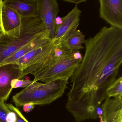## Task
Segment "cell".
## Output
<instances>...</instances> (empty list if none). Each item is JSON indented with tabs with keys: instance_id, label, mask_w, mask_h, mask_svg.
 <instances>
[{
	"instance_id": "ffe728a7",
	"label": "cell",
	"mask_w": 122,
	"mask_h": 122,
	"mask_svg": "<svg viewBox=\"0 0 122 122\" xmlns=\"http://www.w3.org/2000/svg\"><path fill=\"white\" fill-rule=\"evenodd\" d=\"M6 122H16L17 116L16 114L13 111H10L9 112L6 117Z\"/></svg>"
},
{
	"instance_id": "5b68a950",
	"label": "cell",
	"mask_w": 122,
	"mask_h": 122,
	"mask_svg": "<svg viewBox=\"0 0 122 122\" xmlns=\"http://www.w3.org/2000/svg\"><path fill=\"white\" fill-rule=\"evenodd\" d=\"M99 15L111 26L122 30V0H99Z\"/></svg>"
},
{
	"instance_id": "6da1fadb",
	"label": "cell",
	"mask_w": 122,
	"mask_h": 122,
	"mask_svg": "<svg viewBox=\"0 0 122 122\" xmlns=\"http://www.w3.org/2000/svg\"><path fill=\"white\" fill-rule=\"evenodd\" d=\"M85 44V54L70 78L66 106L79 115L93 117L107 98L106 90L122 65V30L105 26Z\"/></svg>"
},
{
	"instance_id": "603a6c76",
	"label": "cell",
	"mask_w": 122,
	"mask_h": 122,
	"mask_svg": "<svg viewBox=\"0 0 122 122\" xmlns=\"http://www.w3.org/2000/svg\"></svg>"
},
{
	"instance_id": "9c48e42d",
	"label": "cell",
	"mask_w": 122,
	"mask_h": 122,
	"mask_svg": "<svg viewBox=\"0 0 122 122\" xmlns=\"http://www.w3.org/2000/svg\"><path fill=\"white\" fill-rule=\"evenodd\" d=\"M103 120L106 122H122V96L107 97L101 106Z\"/></svg>"
},
{
	"instance_id": "277c9868",
	"label": "cell",
	"mask_w": 122,
	"mask_h": 122,
	"mask_svg": "<svg viewBox=\"0 0 122 122\" xmlns=\"http://www.w3.org/2000/svg\"><path fill=\"white\" fill-rule=\"evenodd\" d=\"M80 51L61 60L34 75L33 82L40 81L44 83L57 80H68L71 77L82 60Z\"/></svg>"
},
{
	"instance_id": "d6986e66",
	"label": "cell",
	"mask_w": 122,
	"mask_h": 122,
	"mask_svg": "<svg viewBox=\"0 0 122 122\" xmlns=\"http://www.w3.org/2000/svg\"><path fill=\"white\" fill-rule=\"evenodd\" d=\"M3 3H4L3 0H0V37L5 35V33L4 28H3L2 20V9Z\"/></svg>"
},
{
	"instance_id": "7402d4cb",
	"label": "cell",
	"mask_w": 122,
	"mask_h": 122,
	"mask_svg": "<svg viewBox=\"0 0 122 122\" xmlns=\"http://www.w3.org/2000/svg\"><path fill=\"white\" fill-rule=\"evenodd\" d=\"M63 1L64 2L71 3H75L76 5H78V4L82 3V2H86L87 0H65Z\"/></svg>"
},
{
	"instance_id": "5bb4252c",
	"label": "cell",
	"mask_w": 122,
	"mask_h": 122,
	"mask_svg": "<svg viewBox=\"0 0 122 122\" xmlns=\"http://www.w3.org/2000/svg\"><path fill=\"white\" fill-rule=\"evenodd\" d=\"M77 28L72 30L63 41L66 46L73 52H77L83 49L82 45L85 42V35Z\"/></svg>"
},
{
	"instance_id": "44dd1931",
	"label": "cell",
	"mask_w": 122,
	"mask_h": 122,
	"mask_svg": "<svg viewBox=\"0 0 122 122\" xmlns=\"http://www.w3.org/2000/svg\"><path fill=\"white\" fill-rule=\"evenodd\" d=\"M35 105L32 103H27L23 106V110L25 112H29L35 108Z\"/></svg>"
},
{
	"instance_id": "30bf717a",
	"label": "cell",
	"mask_w": 122,
	"mask_h": 122,
	"mask_svg": "<svg viewBox=\"0 0 122 122\" xmlns=\"http://www.w3.org/2000/svg\"><path fill=\"white\" fill-rule=\"evenodd\" d=\"M3 2L15 10L22 18L39 15L38 0H5Z\"/></svg>"
},
{
	"instance_id": "9a60e30c",
	"label": "cell",
	"mask_w": 122,
	"mask_h": 122,
	"mask_svg": "<svg viewBox=\"0 0 122 122\" xmlns=\"http://www.w3.org/2000/svg\"><path fill=\"white\" fill-rule=\"evenodd\" d=\"M107 97L122 96V77L117 78L106 91Z\"/></svg>"
},
{
	"instance_id": "52a82bcc",
	"label": "cell",
	"mask_w": 122,
	"mask_h": 122,
	"mask_svg": "<svg viewBox=\"0 0 122 122\" xmlns=\"http://www.w3.org/2000/svg\"><path fill=\"white\" fill-rule=\"evenodd\" d=\"M38 0L39 16L52 40L55 37L56 19L60 12L59 5L56 0Z\"/></svg>"
},
{
	"instance_id": "e0dca14e",
	"label": "cell",
	"mask_w": 122,
	"mask_h": 122,
	"mask_svg": "<svg viewBox=\"0 0 122 122\" xmlns=\"http://www.w3.org/2000/svg\"><path fill=\"white\" fill-rule=\"evenodd\" d=\"M9 109L11 111H13L17 116L16 122H29L23 116L19 109L11 104H6Z\"/></svg>"
},
{
	"instance_id": "3957f363",
	"label": "cell",
	"mask_w": 122,
	"mask_h": 122,
	"mask_svg": "<svg viewBox=\"0 0 122 122\" xmlns=\"http://www.w3.org/2000/svg\"><path fill=\"white\" fill-rule=\"evenodd\" d=\"M68 80H57L45 83L34 82L13 96L17 107L27 103L35 105H49L63 95L67 88Z\"/></svg>"
},
{
	"instance_id": "7a4b0ae2",
	"label": "cell",
	"mask_w": 122,
	"mask_h": 122,
	"mask_svg": "<svg viewBox=\"0 0 122 122\" xmlns=\"http://www.w3.org/2000/svg\"><path fill=\"white\" fill-rule=\"evenodd\" d=\"M46 35L49 34L39 15L22 18L20 28L0 37V64L30 42Z\"/></svg>"
},
{
	"instance_id": "8992f818",
	"label": "cell",
	"mask_w": 122,
	"mask_h": 122,
	"mask_svg": "<svg viewBox=\"0 0 122 122\" xmlns=\"http://www.w3.org/2000/svg\"><path fill=\"white\" fill-rule=\"evenodd\" d=\"M22 70L16 63L0 66V102L5 103L9 97L13 88L11 81L21 79Z\"/></svg>"
},
{
	"instance_id": "8fae6325",
	"label": "cell",
	"mask_w": 122,
	"mask_h": 122,
	"mask_svg": "<svg viewBox=\"0 0 122 122\" xmlns=\"http://www.w3.org/2000/svg\"><path fill=\"white\" fill-rule=\"evenodd\" d=\"M53 41L45 46L33 50L23 56L15 63L19 65L22 70L45 58L51 52L55 46Z\"/></svg>"
},
{
	"instance_id": "4fadbf2b",
	"label": "cell",
	"mask_w": 122,
	"mask_h": 122,
	"mask_svg": "<svg viewBox=\"0 0 122 122\" xmlns=\"http://www.w3.org/2000/svg\"><path fill=\"white\" fill-rule=\"evenodd\" d=\"M2 17L5 33L21 27L22 18L19 14L4 3L2 9Z\"/></svg>"
},
{
	"instance_id": "ac0fdd59",
	"label": "cell",
	"mask_w": 122,
	"mask_h": 122,
	"mask_svg": "<svg viewBox=\"0 0 122 122\" xmlns=\"http://www.w3.org/2000/svg\"><path fill=\"white\" fill-rule=\"evenodd\" d=\"M10 111L6 104L0 102V122H6V116Z\"/></svg>"
},
{
	"instance_id": "7c38bea8",
	"label": "cell",
	"mask_w": 122,
	"mask_h": 122,
	"mask_svg": "<svg viewBox=\"0 0 122 122\" xmlns=\"http://www.w3.org/2000/svg\"><path fill=\"white\" fill-rule=\"evenodd\" d=\"M52 41V40L50 39L48 35H46L40 37L30 42L5 59L0 64V66L10 63H15L18 60L27 53L38 48L46 45L50 43Z\"/></svg>"
},
{
	"instance_id": "2e32d148",
	"label": "cell",
	"mask_w": 122,
	"mask_h": 122,
	"mask_svg": "<svg viewBox=\"0 0 122 122\" xmlns=\"http://www.w3.org/2000/svg\"><path fill=\"white\" fill-rule=\"evenodd\" d=\"M33 83V81L26 80L13 79L11 81V86L12 88L27 87Z\"/></svg>"
},
{
	"instance_id": "ba28073f",
	"label": "cell",
	"mask_w": 122,
	"mask_h": 122,
	"mask_svg": "<svg viewBox=\"0 0 122 122\" xmlns=\"http://www.w3.org/2000/svg\"><path fill=\"white\" fill-rule=\"evenodd\" d=\"M81 10L75 6L66 16L61 17V23L55 25V37L52 40L53 42H60L63 41L70 32L77 28L80 24Z\"/></svg>"
}]
</instances>
